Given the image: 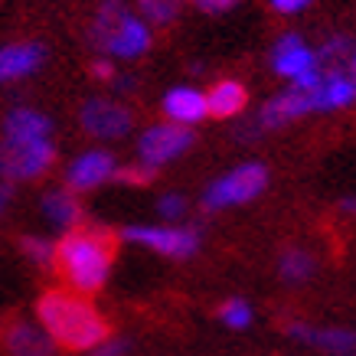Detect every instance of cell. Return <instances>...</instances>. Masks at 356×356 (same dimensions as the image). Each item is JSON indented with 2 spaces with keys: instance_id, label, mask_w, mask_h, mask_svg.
Returning <instances> with one entry per match:
<instances>
[{
  "instance_id": "1",
  "label": "cell",
  "mask_w": 356,
  "mask_h": 356,
  "mask_svg": "<svg viewBox=\"0 0 356 356\" xmlns=\"http://www.w3.org/2000/svg\"><path fill=\"white\" fill-rule=\"evenodd\" d=\"M36 317L53 346L65 353H92L95 346L111 340L108 317L88 301V294L72 288H49L36 301Z\"/></svg>"
},
{
  "instance_id": "2",
  "label": "cell",
  "mask_w": 356,
  "mask_h": 356,
  "mask_svg": "<svg viewBox=\"0 0 356 356\" xmlns=\"http://www.w3.org/2000/svg\"><path fill=\"white\" fill-rule=\"evenodd\" d=\"M118 238L102 226H76L56 242L53 268L65 281V288L79 294H95L105 288V281L115 265Z\"/></svg>"
},
{
  "instance_id": "3",
  "label": "cell",
  "mask_w": 356,
  "mask_h": 356,
  "mask_svg": "<svg viewBox=\"0 0 356 356\" xmlns=\"http://www.w3.org/2000/svg\"><path fill=\"white\" fill-rule=\"evenodd\" d=\"M92 43L108 59H140L151 49L154 33L124 0H102L92 17Z\"/></svg>"
},
{
  "instance_id": "4",
  "label": "cell",
  "mask_w": 356,
  "mask_h": 356,
  "mask_svg": "<svg viewBox=\"0 0 356 356\" xmlns=\"http://www.w3.org/2000/svg\"><path fill=\"white\" fill-rule=\"evenodd\" d=\"M268 190V167L259 161H245L232 170L219 173L213 184L203 190V209L206 213H222L236 206L255 203Z\"/></svg>"
},
{
  "instance_id": "5",
  "label": "cell",
  "mask_w": 356,
  "mask_h": 356,
  "mask_svg": "<svg viewBox=\"0 0 356 356\" xmlns=\"http://www.w3.org/2000/svg\"><path fill=\"white\" fill-rule=\"evenodd\" d=\"M124 242H134L140 248H151L163 259H193L200 252V229L196 226H184V222H161V226H128L121 229Z\"/></svg>"
},
{
  "instance_id": "6",
  "label": "cell",
  "mask_w": 356,
  "mask_h": 356,
  "mask_svg": "<svg viewBox=\"0 0 356 356\" xmlns=\"http://www.w3.org/2000/svg\"><path fill=\"white\" fill-rule=\"evenodd\" d=\"M56 163L53 138L43 140H13L0 138V180L17 184V180H36Z\"/></svg>"
},
{
  "instance_id": "7",
  "label": "cell",
  "mask_w": 356,
  "mask_h": 356,
  "mask_svg": "<svg viewBox=\"0 0 356 356\" xmlns=\"http://www.w3.org/2000/svg\"><path fill=\"white\" fill-rule=\"evenodd\" d=\"M190 147H193V131L170 124V121H157V124H147L140 131L138 163L151 167V170H161V167L173 163L177 157H184Z\"/></svg>"
},
{
  "instance_id": "8",
  "label": "cell",
  "mask_w": 356,
  "mask_h": 356,
  "mask_svg": "<svg viewBox=\"0 0 356 356\" xmlns=\"http://www.w3.org/2000/svg\"><path fill=\"white\" fill-rule=\"evenodd\" d=\"M79 124L98 140H118L134 128V111L118 98H88L79 111Z\"/></svg>"
},
{
  "instance_id": "9",
  "label": "cell",
  "mask_w": 356,
  "mask_h": 356,
  "mask_svg": "<svg viewBox=\"0 0 356 356\" xmlns=\"http://www.w3.org/2000/svg\"><path fill=\"white\" fill-rule=\"evenodd\" d=\"M284 334L298 343L311 346L324 356H356V330L350 327L307 324V321H284Z\"/></svg>"
},
{
  "instance_id": "10",
  "label": "cell",
  "mask_w": 356,
  "mask_h": 356,
  "mask_svg": "<svg viewBox=\"0 0 356 356\" xmlns=\"http://www.w3.org/2000/svg\"><path fill=\"white\" fill-rule=\"evenodd\" d=\"M271 69H275V76L288 79V86H291L311 72H321V59H317V49L304 43L301 33H281L271 46Z\"/></svg>"
},
{
  "instance_id": "11",
  "label": "cell",
  "mask_w": 356,
  "mask_h": 356,
  "mask_svg": "<svg viewBox=\"0 0 356 356\" xmlns=\"http://www.w3.org/2000/svg\"><path fill=\"white\" fill-rule=\"evenodd\" d=\"M304 115H314V98H311V88H301V86H288L281 88L278 95H271L265 105L259 108V124L261 131H278L291 121L304 118Z\"/></svg>"
},
{
  "instance_id": "12",
  "label": "cell",
  "mask_w": 356,
  "mask_h": 356,
  "mask_svg": "<svg viewBox=\"0 0 356 356\" xmlns=\"http://www.w3.org/2000/svg\"><path fill=\"white\" fill-rule=\"evenodd\" d=\"M115 173H118L115 154L95 147V151L79 154L76 161L69 163V170H65V190L88 193V190H98V186H105L108 180H115Z\"/></svg>"
},
{
  "instance_id": "13",
  "label": "cell",
  "mask_w": 356,
  "mask_h": 356,
  "mask_svg": "<svg viewBox=\"0 0 356 356\" xmlns=\"http://www.w3.org/2000/svg\"><path fill=\"white\" fill-rule=\"evenodd\" d=\"M163 118L170 124H180V128H193L200 121L209 118V105H206V92L193 86H177L170 88L161 102Z\"/></svg>"
},
{
  "instance_id": "14",
  "label": "cell",
  "mask_w": 356,
  "mask_h": 356,
  "mask_svg": "<svg viewBox=\"0 0 356 356\" xmlns=\"http://www.w3.org/2000/svg\"><path fill=\"white\" fill-rule=\"evenodd\" d=\"M314 111H343L356 102V82L346 76L343 69H324L321 82L311 88Z\"/></svg>"
},
{
  "instance_id": "15",
  "label": "cell",
  "mask_w": 356,
  "mask_h": 356,
  "mask_svg": "<svg viewBox=\"0 0 356 356\" xmlns=\"http://www.w3.org/2000/svg\"><path fill=\"white\" fill-rule=\"evenodd\" d=\"M3 350L7 356H53L56 346L46 337L43 327H33L30 321H10L3 324Z\"/></svg>"
},
{
  "instance_id": "16",
  "label": "cell",
  "mask_w": 356,
  "mask_h": 356,
  "mask_svg": "<svg viewBox=\"0 0 356 356\" xmlns=\"http://www.w3.org/2000/svg\"><path fill=\"white\" fill-rule=\"evenodd\" d=\"M46 63L43 43H7L0 46V82H17V79L33 76Z\"/></svg>"
},
{
  "instance_id": "17",
  "label": "cell",
  "mask_w": 356,
  "mask_h": 356,
  "mask_svg": "<svg viewBox=\"0 0 356 356\" xmlns=\"http://www.w3.org/2000/svg\"><path fill=\"white\" fill-rule=\"evenodd\" d=\"M206 105H209V118H238L248 108V88L238 79H219L216 86L206 92Z\"/></svg>"
},
{
  "instance_id": "18",
  "label": "cell",
  "mask_w": 356,
  "mask_h": 356,
  "mask_svg": "<svg viewBox=\"0 0 356 356\" xmlns=\"http://www.w3.org/2000/svg\"><path fill=\"white\" fill-rule=\"evenodd\" d=\"M0 138H13V140L53 138V121L36 108H13L10 115L3 118V134H0Z\"/></svg>"
},
{
  "instance_id": "19",
  "label": "cell",
  "mask_w": 356,
  "mask_h": 356,
  "mask_svg": "<svg viewBox=\"0 0 356 356\" xmlns=\"http://www.w3.org/2000/svg\"><path fill=\"white\" fill-rule=\"evenodd\" d=\"M317 275V255H314L311 248L304 245H288L284 252L278 255V278L284 284H307V281Z\"/></svg>"
},
{
  "instance_id": "20",
  "label": "cell",
  "mask_w": 356,
  "mask_h": 356,
  "mask_svg": "<svg viewBox=\"0 0 356 356\" xmlns=\"http://www.w3.org/2000/svg\"><path fill=\"white\" fill-rule=\"evenodd\" d=\"M43 216L53 222L56 229H76L82 226V206H79V196L72 190H49L43 196Z\"/></svg>"
},
{
  "instance_id": "21",
  "label": "cell",
  "mask_w": 356,
  "mask_h": 356,
  "mask_svg": "<svg viewBox=\"0 0 356 356\" xmlns=\"http://www.w3.org/2000/svg\"><path fill=\"white\" fill-rule=\"evenodd\" d=\"M353 49H356V40L350 36V33H334V36H327L324 43L317 46L321 69H346Z\"/></svg>"
},
{
  "instance_id": "22",
  "label": "cell",
  "mask_w": 356,
  "mask_h": 356,
  "mask_svg": "<svg viewBox=\"0 0 356 356\" xmlns=\"http://www.w3.org/2000/svg\"><path fill=\"white\" fill-rule=\"evenodd\" d=\"M134 3H138V17L147 26H170L184 10V0H134Z\"/></svg>"
},
{
  "instance_id": "23",
  "label": "cell",
  "mask_w": 356,
  "mask_h": 356,
  "mask_svg": "<svg viewBox=\"0 0 356 356\" xmlns=\"http://www.w3.org/2000/svg\"><path fill=\"white\" fill-rule=\"evenodd\" d=\"M216 314L222 321V327H229V330H248L252 321H255V311H252V304L245 298H229V301L219 304Z\"/></svg>"
},
{
  "instance_id": "24",
  "label": "cell",
  "mask_w": 356,
  "mask_h": 356,
  "mask_svg": "<svg viewBox=\"0 0 356 356\" xmlns=\"http://www.w3.org/2000/svg\"><path fill=\"white\" fill-rule=\"evenodd\" d=\"M20 248H23V255H26L33 265H40V268H53L56 242H49V238H43V236H23Z\"/></svg>"
},
{
  "instance_id": "25",
  "label": "cell",
  "mask_w": 356,
  "mask_h": 356,
  "mask_svg": "<svg viewBox=\"0 0 356 356\" xmlns=\"http://www.w3.org/2000/svg\"><path fill=\"white\" fill-rule=\"evenodd\" d=\"M157 213L163 222H180L186 216V196L184 193H163L157 200Z\"/></svg>"
},
{
  "instance_id": "26",
  "label": "cell",
  "mask_w": 356,
  "mask_h": 356,
  "mask_svg": "<svg viewBox=\"0 0 356 356\" xmlns=\"http://www.w3.org/2000/svg\"><path fill=\"white\" fill-rule=\"evenodd\" d=\"M151 167H144V163H131V167H118V173H115V180L118 184H128V186H147L154 180Z\"/></svg>"
},
{
  "instance_id": "27",
  "label": "cell",
  "mask_w": 356,
  "mask_h": 356,
  "mask_svg": "<svg viewBox=\"0 0 356 356\" xmlns=\"http://www.w3.org/2000/svg\"><path fill=\"white\" fill-rule=\"evenodd\" d=\"M314 0H268V7L275 13H281V17H294V13H304L307 7H311Z\"/></svg>"
},
{
  "instance_id": "28",
  "label": "cell",
  "mask_w": 356,
  "mask_h": 356,
  "mask_svg": "<svg viewBox=\"0 0 356 356\" xmlns=\"http://www.w3.org/2000/svg\"><path fill=\"white\" fill-rule=\"evenodd\" d=\"M92 76L102 79V82H115V76H118V72H115V63H111L108 56H102V59H95V63H92Z\"/></svg>"
},
{
  "instance_id": "29",
  "label": "cell",
  "mask_w": 356,
  "mask_h": 356,
  "mask_svg": "<svg viewBox=\"0 0 356 356\" xmlns=\"http://www.w3.org/2000/svg\"><path fill=\"white\" fill-rule=\"evenodd\" d=\"M203 13H226L232 7H238V0H193Z\"/></svg>"
},
{
  "instance_id": "30",
  "label": "cell",
  "mask_w": 356,
  "mask_h": 356,
  "mask_svg": "<svg viewBox=\"0 0 356 356\" xmlns=\"http://www.w3.org/2000/svg\"><path fill=\"white\" fill-rule=\"evenodd\" d=\"M128 353V343L124 340H105L102 346H95L88 356H124Z\"/></svg>"
},
{
  "instance_id": "31",
  "label": "cell",
  "mask_w": 356,
  "mask_h": 356,
  "mask_svg": "<svg viewBox=\"0 0 356 356\" xmlns=\"http://www.w3.org/2000/svg\"><path fill=\"white\" fill-rule=\"evenodd\" d=\"M337 209H340L343 216H356V196H343V200L337 203Z\"/></svg>"
},
{
  "instance_id": "32",
  "label": "cell",
  "mask_w": 356,
  "mask_h": 356,
  "mask_svg": "<svg viewBox=\"0 0 356 356\" xmlns=\"http://www.w3.org/2000/svg\"><path fill=\"white\" fill-rule=\"evenodd\" d=\"M10 196H13V186H10V184H0V213L7 209V203H10Z\"/></svg>"
},
{
  "instance_id": "33",
  "label": "cell",
  "mask_w": 356,
  "mask_h": 356,
  "mask_svg": "<svg viewBox=\"0 0 356 356\" xmlns=\"http://www.w3.org/2000/svg\"><path fill=\"white\" fill-rule=\"evenodd\" d=\"M343 72H346V76H350V79H353V82H356V49H353V56H350V63H346V69H343Z\"/></svg>"
}]
</instances>
